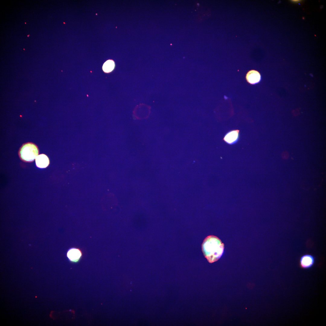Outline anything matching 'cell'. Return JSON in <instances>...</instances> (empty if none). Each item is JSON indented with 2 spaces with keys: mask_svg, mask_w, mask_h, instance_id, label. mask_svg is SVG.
Wrapping results in <instances>:
<instances>
[{
  "mask_svg": "<svg viewBox=\"0 0 326 326\" xmlns=\"http://www.w3.org/2000/svg\"><path fill=\"white\" fill-rule=\"evenodd\" d=\"M67 255L70 261L76 262L78 261L81 257L82 252L79 248H72L68 250Z\"/></svg>",
  "mask_w": 326,
  "mask_h": 326,
  "instance_id": "5",
  "label": "cell"
},
{
  "mask_svg": "<svg viewBox=\"0 0 326 326\" xmlns=\"http://www.w3.org/2000/svg\"><path fill=\"white\" fill-rule=\"evenodd\" d=\"M315 261V258L311 254H306L301 257L299 260V264L302 268L309 269L313 266Z\"/></svg>",
  "mask_w": 326,
  "mask_h": 326,
  "instance_id": "3",
  "label": "cell"
},
{
  "mask_svg": "<svg viewBox=\"0 0 326 326\" xmlns=\"http://www.w3.org/2000/svg\"><path fill=\"white\" fill-rule=\"evenodd\" d=\"M224 244L217 237L210 235L204 240L202 250L205 257L210 263L218 260L222 255L224 250Z\"/></svg>",
  "mask_w": 326,
  "mask_h": 326,
  "instance_id": "1",
  "label": "cell"
},
{
  "mask_svg": "<svg viewBox=\"0 0 326 326\" xmlns=\"http://www.w3.org/2000/svg\"><path fill=\"white\" fill-rule=\"evenodd\" d=\"M239 132L238 130L229 131L225 135L223 140L229 144L232 145L235 143L238 140Z\"/></svg>",
  "mask_w": 326,
  "mask_h": 326,
  "instance_id": "4",
  "label": "cell"
},
{
  "mask_svg": "<svg viewBox=\"0 0 326 326\" xmlns=\"http://www.w3.org/2000/svg\"><path fill=\"white\" fill-rule=\"evenodd\" d=\"M37 166L40 168H44L48 166L50 161L48 158L45 154L38 155L35 158Z\"/></svg>",
  "mask_w": 326,
  "mask_h": 326,
  "instance_id": "7",
  "label": "cell"
},
{
  "mask_svg": "<svg viewBox=\"0 0 326 326\" xmlns=\"http://www.w3.org/2000/svg\"><path fill=\"white\" fill-rule=\"evenodd\" d=\"M39 153V151L37 146L31 142H27L23 145L19 152L21 158L26 162L33 161Z\"/></svg>",
  "mask_w": 326,
  "mask_h": 326,
  "instance_id": "2",
  "label": "cell"
},
{
  "mask_svg": "<svg viewBox=\"0 0 326 326\" xmlns=\"http://www.w3.org/2000/svg\"><path fill=\"white\" fill-rule=\"evenodd\" d=\"M246 78L247 82L252 84L258 83L260 81L261 76L257 71L252 70L249 71L246 74Z\"/></svg>",
  "mask_w": 326,
  "mask_h": 326,
  "instance_id": "6",
  "label": "cell"
},
{
  "mask_svg": "<svg viewBox=\"0 0 326 326\" xmlns=\"http://www.w3.org/2000/svg\"><path fill=\"white\" fill-rule=\"evenodd\" d=\"M114 66V61L112 60L109 59L104 64L102 67L103 70L104 72L109 73L113 69Z\"/></svg>",
  "mask_w": 326,
  "mask_h": 326,
  "instance_id": "8",
  "label": "cell"
},
{
  "mask_svg": "<svg viewBox=\"0 0 326 326\" xmlns=\"http://www.w3.org/2000/svg\"><path fill=\"white\" fill-rule=\"evenodd\" d=\"M289 156V153L287 151L283 152L281 155L282 157L284 159H288Z\"/></svg>",
  "mask_w": 326,
  "mask_h": 326,
  "instance_id": "9",
  "label": "cell"
}]
</instances>
